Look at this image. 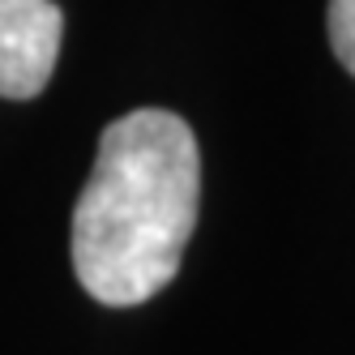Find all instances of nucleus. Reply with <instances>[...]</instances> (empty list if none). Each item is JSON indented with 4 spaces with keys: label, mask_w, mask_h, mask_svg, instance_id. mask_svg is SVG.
Masks as SVG:
<instances>
[{
    "label": "nucleus",
    "mask_w": 355,
    "mask_h": 355,
    "mask_svg": "<svg viewBox=\"0 0 355 355\" xmlns=\"http://www.w3.org/2000/svg\"><path fill=\"white\" fill-rule=\"evenodd\" d=\"M201 201L193 129L163 107L112 120L73 210V274L112 309L159 295L184 261Z\"/></svg>",
    "instance_id": "f257e3e1"
},
{
    "label": "nucleus",
    "mask_w": 355,
    "mask_h": 355,
    "mask_svg": "<svg viewBox=\"0 0 355 355\" xmlns=\"http://www.w3.org/2000/svg\"><path fill=\"white\" fill-rule=\"evenodd\" d=\"M64 13L52 0H0V98H35L60 56Z\"/></svg>",
    "instance_id": "f03ea898"
},
{
    "label": "nucleus",
    "mask_w": 355,
    "mask_h": 355,
    "mask_svg": "<svg viewBox=\"0 0 355 355\" xmlns=\"http://www.w3.org/2000/svg\"><path fill=\"white\" fill-rule=\"evenodd\" d=\"M325 31L338 64L355 78V0H329L325 5Z\"/></svg>",
    "instance_id": "7ed1b4c3"
}]
</instances>
